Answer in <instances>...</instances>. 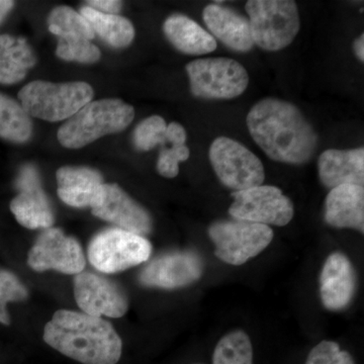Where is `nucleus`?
<instances>
[{
  "mask_svg": "<svg viewBox=\"0 0 364 364\" xmlns=\"http://www.w3.org/2000/svg\"><path fill=\"white\" fill-rule=\"evenodd\" d=\"M86 6H90L95 11L107 14H117L123 7V2L116 0H92L87 1Z\"/></svg>",
  "mask_w": 364,
  "mask_h": 364,
  "instance_id": "473e14b6",
  "label": "nucleus"
},
{
  "mask_svg": "<svg viewBox=\"0 0 364 364\" xmlns=\"http://www.w3.org/2000/svg\"><path fill=\"white\" fill-rule=\"evenodd\" d=\"M46 343L83 364H117L123 342L111 323L75 311L60 310L45 326Z\"/></svg>",
  "mask_w": 364,
  "mask_h": 364,
  "instance_id": "f03ea898",
  "label": "nucleus"
},
{
  "mask_svg": "<svg viewBox=\"0 0 364 364\" xmlns=\"http://www.w3.org/2000/svg\"><path fill=\"white\" fill-rule=\"evenodd\" d=\"M167 124L160 116H152L144 119L134 131L133 140L140 151L154 149L157 145H165Z\"/></svg>",
  "mask_w": 364,
  "mask_h": 364,
  "instance_id": "cd10ccee",
  "label": "nucleus"
},
{
  "mask_svg": "<svg viewBox=\"0 0 364 364\" xmlns=\"http://www.w3.org/2000/svg\"><path fill=\"white\" fill-rule=\"evenodd\" d=\"M191 93L205 100H232L247 90L248 72L234 59H198L186 65Z\"/></svg>",
  "mask_w": 364,
  "mask_h": 364,
  "instance_id": "0eeeda50",
  "label": "nucleus"
},
{
  "mask_svg": "<svg viewBox=\"0 0 364 364\" xmlns=\"http://www.w3.org/2000/svg\"><path fill=\"white\" fill-rule=\"evenodd\" d=\"M152 245L141 235L111 228L93 237L88 246L90 264L102 273H117L149 259Z\"/></svg>",
  "mask_w": 364,
  "mask_h": 364,
  "instance_id": "423d86ee",
  "label": "nucleus"
},
{
  "mask_svg": "<svg viewBox=\"0 0 364 364\" xmlns=\"http://www.w3.org/2000/svg\"><path fill=\"white\" fill-rule=\"evenodd\" d=\"M234 202L229 214L235 220L256 223L265 226H287L293 220L294 203L272 186H254L245 191L232 193Z\"/></svg>",
  "mask_w": 364,
  "mask_h": 364,
  "instance_id": "9d476101",
  "label": "nucleus"
},
{
  "mask_svg": "<svg viewBox=\"0 0 364 364\" xmlns=\"http://www.w3.org/2000/svg\"><path fill=\"white\" fill-rule=\"evenodd\" d=\"M208 233L215 244V255L236 267L262 252L273 239L272 228L235 219L213 223Z\"/></svg>",
  "mask_w": 364,
  "mask_h": 364,
  "instance_id": "6e6552de",
  "label": "nucleus"
},
{
  "mask_svg": "<svg viewBox=\"0 0 364 364\" xmlns=\"http://www.w3.org/2000/svg\"><path fill=\"white\" fill-rule=\"evenodd\" d=\"M325 222L338 229L364 231V188L342 184L331 189L325 200Z\"/></svg>",
  "mask_w": 364,
  "mask_h": 364,
  "instance_id": "a211bd4d",
  "label": "nucleus"
},
{
  "mask_svg": "<svg viewBox=\"0 0 364 364\" xmlns=\"http://www.w3.org/2000/svg\"><path fill=\"white\" fill-rule=\"evenodd\" d=\"M254 45L279 51L291 45L301 28L298 6L291 0H250L246 4Z\"/></svg>",
  "mask_w": 364,
  "mask_h": 364,
  "instance_id": "39448f33",
  "label": "nucleus"
},
{
  "mask_svg": "<svg viewBox=\"0 0 364 364\" xmlns=\"http://www.w3.org/2000/svg\"><path fill=\"white\" fill-rule=\"evenodd\" d=\"M16 184L20 193L11 200V210L18 224L30 230L52 228L54 213L35 167L26 165Z\"/></svg>",
  "mask_w": 364,
  "mask_h": 364,
  "instance_id": "2eb2a0df",
  "label": "nucleus"
},
{
  "mask_svg": "<svg viewBox=\"0 0 364 364\" xmlns=\"http://www.w3.org/2000/svg\"><path fill=\"white\" fill-rule=\"evenodd\" d=\"M306 364H355L349 352L341 350L336 342H320L311 350Z\"/></svg>",
  "mask_w": 364,
  "mask_h": 364,
  "instance_id": "c756f323",
  "label": "nucleus"
},
{
  "mask_svg": "<svg viewBox=\"0 0 364 364\" xmlns=\"http://www.w3.org/2000/svg\"><path fill=\"white\" fill-rule=\"evenodd\" d=\"M14 2L9 1V0H0V23L9 16L11 9H14Z\"/></svg>",
  "mask_w": 364,
  "mask_h": 364,
  "instance_id": "72a5a7b5",
  "label": "nucleus"
},
{
  "mask_svg": "<svg viewBox=\"0 0 364 364\" xmlns=\"http://www.w3.org/2000/svg\"><path fill=\"white\" fill-rule=\"evenodd\" d=\"M56 55L65 61L83 64L95 63L102 57L100 50L91 41L78 37L59 38Z\"/></svg>",
  "mask_w": 364,
  "mask_h": 364,
  "instance_id": "bb28decb",
  "label": "nucleus"
},
{
  "mask_svg": "<svg viewBox=\"0 0 364 364\" xmlns=\"http://www.w3.org/2000/svg\"><path fill=\"white\" fill-rule=\"evenodd\" d=\"M48 28L58 38L78 37L90 41L95 38L85 16L69 6L55 7L48 16Z\"/></svg>",
  "mask_w": 364,
  "mask_h": 364,
  "instance_id": "393cba45",
  "label": "nucleus"
},
{
  "mask_svg": "<svg viewBox=\"0 0 364 364\" xmlns=\"http://www.w3.org/2000/svg\"><path fill=\"white\" fill-rule=\"evenodd\" d=\"M353 49L354 52H355L356 57L360 62L364 61V36H359L358 39L354 41L353 43Z\"/></svg>",
  "mask_w": 364,
  "mask_h": 364,
  "instance_id": "f704fd0d",
  "label": "nucleus"
},
{
  "mask_svg": "<svg viewBox=\"0 0 364 364\" xmlns=\"http://www.w3.org/2000/svg\"><path fill=\"white\" fill-rule=\"evenodd\" d=\"M74 296L82 313L93 317L121 318L128 312L129 301L122 287L111 279L90 272L74 277Z\"/></svg>",
  "mask_w": 364,
  "mask_h": 364,
  "instance_id": "f8f14e48",
  "label": "nucleus"
},
{
  "mask_svg": "<svg viewBox=\"0 0 364 364\" xmlns=\"http://www.w3.org/2000/svg\"><path fill=\"white\" fill-rule=\"evenodd\" d=\"M37 63L32 48L25 38L0 35V83L11 85L25 79Z\"/></svg>",
  "mask_w": 364,
  "mask_h": 364,
  "instance_id": "4be33fe9",
  "label": "nucleus"
},
{
  "mask_svg": "<svg viewBox=\"0 0 364 364\" xmlns=\"http://www.w3.org/2000/svg\"><path fill=\"white\" fill-rule=\"evenodd\" d=\"M246 122L253 140L274 161L304 164L317 149L318 136L312 124L286 100H260L250 109Z\"/></svg>",
  "mask_w": 364,
  "mask_h": 364,
  "instance_id": "f257e3e1",
  "label": "nucleus"
},
{
  "mask_svg": "<svg viewBox=\"0 0 364 364\" xmlns=\"http://www.w3.org/2000/svg\"><path fill=\"white\" fill-rule=\"evenodd\" d=\"M28 296V289L20 279L9 270L0 268V324L11 325L7 304L25 301Z\"/></svg>",
  "mask_w": 364,
  "mask_h": 364,
  "instance_id": "c85d7f7f",
  "label": "nucleus"
},
{
  "mask_svg": "<svg viewBox=\"0 0 364 364\" xmlns=\"http://www.w3.org/2000/svg\"><path fill=\"white\" fill-rule=\"evenodd\" d=\"M135 109L121 100L107 98L88 102L59 129V143L80 149L102 136L119 133L130 126Z\"/></svg>",
  "mask_w": 364,
  "mask_h": 364,
  "instance_id": "7ed1b4c3",
  "label": "nucleus"
},
{
  "mask_svg": "<svg viewBox=\"0 0 364 364\" xmlns=\"http://www.w3.org/2000/svg\"><path fill=\"white\" fill-rule=\"evenodd\" d=\"M56 179L62 202L78 208L92 207L105 183L102 174L88 167H61Z\"/></svg>",
  "mask_w": 364,
  "mask_h": 364,
  "instance_id": "aec40b11",
  "label": "nucleus"
},
{
  "mask_svg": "<svg viewBox=\"0 0 364 364\" xmlns=\"http://www.w3.org/2000/svg\"><path fill=\"white\" fill-rule=\"evenodd\" d=\"M203 18L213 37L221 41L230 49L248 52L254 42L249 20L229 7L208 4L205 7Z\"/></svg>",
  "mask_w": 364,
  "mask_h": 364,
  "instance_id": "f3484780",
  "label": "nucleus"
},
{
  "mask_svg": "<svg viewBox=\"0 0 364 364\" xmlns=\"http://www.w3.org/2000/svg\"><path fill=\"white\" fill-rule=\"evenodd\" d=\"M318 178L325 188L364 183L363 147L352 150H326L318 160Z\"/></svg>",
  "mask_w": 364,
  "mask_h": 364,
  "instance_id": "6ab92c4d",
  "label": "nucleus"
},
{
  "mask_svg": "<svg viewBox=\"0 0 364 364\" xmlns=\"http://www.w3.org/2000/svg\"><path fill=\"white\" fill-rule=\"evenodd\" d=\"M90 208L95 217L112 223L124 231L144 236L152 230L149 213L117 184L104 183L97 202Z\"/></svg>",
  "mask_w": 364,
  "mask_h": 364,
  "instance_id": "4468645a",
  "label": "nucleus"
},
{
  "mask_svg": "<svg viewBox=\"0 0 364 364\" xmlns=\"http://www.w3.org/2000/svg\"><path fill=\"white\" fill-rule=\"evenodd\" d=\"M80 14L90 23L95 35L112 48L123 49L135 39V28L124 16L100 13L86 4L81 7Z\"/></svg>",
  "mask_w": 364,
  "mask_h": 364,
  "instance_id": "5701e85b",
  "label": "nucleus"
},
{
  "mask_svg": "<svg viewBox=\"0 0 364 364\" xmlns=\"http://www.w3.org/2000/svg\"><path fill=\"white\" fill-rule=\"evenodd\" d=\"M33 136V123L20 102L0 92V138L23 144Z\"/></svg>",
  "mask_w": 364,
  "mask_h": 364,
  "instance_id": "b1692460",
  "label": "nucleus"
},
{
  "mask_svg": "<svg viewBox=\"0 0 364 364\" xmlns=\"http://www.w3.org/2000/svg\"><path fill=\"white\" fill-rule=\"evenodd\" d=\"M203 262L193 251L163 254L143 268L139 282L145 287L163 289H181L200 279Z\"/></svg>",
  "mask_w": 364,
  "mask_h": 364,
  "instance_id": "ddd939ff",
  "label": "nucleus"
},
{
  "mask_svg": "<svg viewBox=\"0 0 364 364\" xmlns=\"http://www.w3.org/2000/svg\"><path fill=\"white\" fill-rule=\"evenodd\" d=\"M208 157L218 178L228 188L245 191L264 181V167L259 158L233 139H215L210 145Z\"/></svg>",
  "mask_w": 364,
  "mask_h": 364,
  "instance_id": "1a4fd4ad",
  "label": "nucleus"
},
{
  "mask_svg": "<svg viewBox=\"0 0 364 364\" xmlns=\"http://www.w3.org/2000/svg\"><path fill=\"white\" fill-rule=\"evenodd\" d=\"M191 155L188 146L174 145L171 148L162 146L157 160V171L166 178H174L179 173V163L186 161Z\"/></svg>",
  "mask_w": 364,
  "mask_h": 364,
  "instance_id": "7c9ffc66",
  "label": "nucleus"
},
{
  "mask_svg": "<svg viewBox=\"0 0 364 364\" xmlns=\"http://www.w3.org/2000/svg\"><path fill=\"white\" fill-rule=\"evenodd\" d=\"M356 289V273L345 254L328 256L320 275L321 301L330 311H341L351 303Z\"/></svg>",
  "mask_w": 364,
  "mask_h": 364,
  "instance_id": "dca6fc26",
  "label": "nucleus"
},
{
  "mask_svg": "<svg viewBox=\"0 0 364 364\" xmlns=\"http://www.w3.org/2000/svg\"><path fill=\"white\" fill-rule=\"evenodd\" d=\"M165 140H166V143H170L172 146L186 145V129L178 123H170L167 124Z\"/></svg>",
  "mask_w": 364,
  "mask_h": 364,
  "instance_id": "2f4dec72",
  "label": "nucleus"
},
{
  "mask_svg": "<svg viewBox=\"0 0 364 364\" xmlns=\"http://www.w3.org/2000/svg\"><path fill=\"white\" fill-rule=\"evenodd\" d=\"M85 256L79 242L66 236L59 228L45 229L28 255V267L35 272L55 270L76 275L85 267Z\"/></svg>",
  "mask_w": 364,
  "mask_h": 364,
  "instance_id": "9b49d317",
  "label": "nucleus"
},
{
  "mask_svg": "<svg viewBox=\"0 0 364 364\" xmlns=\"http://www.w3.org/2000/svg\"><path fill=\"white\" fill-rule=\"evenodd\" d=\"M213 364H253V347L248 335L235 330L223 336L213 354Z\"/></svg>",
  "mask_w": 364,
  "mask_h": 364,
  "instance_id": "a878e982",
  "label": "nucleus"
},
{
  "mask_svg": "<svg viewBox=\"0 0 364 364\" xmlns=\"http://www.w3.org/2000/svg\"><path fill=\"white\" fill-rule=\"evenodd\" d=\"M92 97L93 88L86 82L36 80L23 86L18 92L20 104L26 114L47 122L70 119Z\"/></svg>",
  "mask_w": 364,
  "mask_h": 364,
  "instance_id": "20e7f679",
  "label": "nucleus"
},
{
  "mask_svg": "<svg viewBox=\"0 0 364 364\" xmlns=\"http://www.w3.org/2000/svg\"><path fill=\"white\" fill-rule=\"evenodd\" d=\"M163 32L167 40L179 52L186 55H205L217 49V41L198 25L184 14H172L163 25Z\"/></svg>",
  "mask_w": 364,
  "mask_h": 364,
  "instance_id": "412c9836",
  "label": "nucleus"
}]
</instances>
